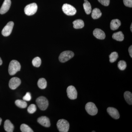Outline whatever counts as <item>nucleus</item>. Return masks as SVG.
<instances>
[{"instance_id":"nucleus-15","label":"nucleus","mask_w":132,"mask_h":132,"mask_svg":"<svg viewBox=\"0 0 132 132\" xmlns=\"http://www.w3.org/2000/svg\"><path fill=\"white\" fill-rule=\"evenodd\" d=\"M121 25V22L119 19H113L111 21L110 23V27L112 30H116L119 28Z\"/></svg>"},{"instance_id":"nucleus-5","label":"nucleus","mask_w":132,"mask_h":132,"mask_svg":"<svg viewBox=\"0 0 132 132\" xmlns=\"http://www.w3.org/2000/svg\"><path fill=\"white\" fill-rule=\"evenodd\" d=\"M62 11L64 13L69 16H72L76 14V10L75 8L69 4H64L62 7Z\"/></svg>"},{"instance_id":"nucleus-10","label":"nucleus","mask_w":132,"mask_h":132,"mask_svg":"<svg viewBox=\"0 0 132 132\" xmlns=\"http://www.w3.org/2000/svg\"><path fill=\"white\" fill-rule=\"evenodd\" d=\"M21 83V80L19 78L14 77L9 81V87L12 90H15L20 85Z\"/></svg>"},{"instance_id":"nucleus-1","label":"nucleus","mask_w":132,"mask_h":132,"mask_svg":"<svg viewBox=\"0 0 132 132\" xmlns=\"http://www.w3.org/2000/svg\"><path fill=\"white\" fill-rule=\"evenodd\" d=\"M20 64L15 60H13L10 62L9 67V73L10 75H14L21 69Z\"/></svg>"},{"instance_id":"nucleus-16","label":"nucleus","mask_w":132,"mask_h":132,"mask_svg":"<svg viewBox=\"0 0 132 132\" xmlns=\"http://www.w3.org/2000/svg\"><path fill=\"white\" fill-rule=\"evenodd\" d=\"M4 129L5 131L7 132H12L13 131L14 126L12 124L11 121L9 120L5 121L4 123Z\"/></svg>"},{"instance_id":"nucleus-8","label":"nucleus","mask_w":132,"mask_h":132,"mask_svg":"<svg viewBox=\"0 0 132 132\" xmlns=\"http://www.w3.org/2000/svg\"><path fill=\"white\" fill-rule=\"evenodd\" d=\"M14 23L13 21H10L3 28L2 34L3 36H8L11 34L12 33Z\"/></svg>"},{"instance_id":"nucleus-11","label":"nucleus","mask_w":132,"mask_h":132,"mask_svg":"<svg viewBox=\"0 0 132 132\" xmlns=\"http://www.w3.org/2000/svg\"><path fill=\"white\" fill-rule=\"evenodd\" d=\"M11 5V0H5L0 9V14H3L7 13L10 8Z\"/></svg>"},{"instance_id":"nucleus-13","label":"nucleus","mask_w":132,"mask_h":132,"mask_svg":"<svg viewBox=\"0 0 132 132\" xmlns=\"http://www.w3.org/2000/svg\"><path fill=\"white\" fill-rule=\"evenodd\" d=\"M38 122L40 125L46 127H49L50 126L49 119L46 116H42L38 119Z\"/></svg>"},{"instance_id":"nucleus-22","label":"nucleus","mask_w":132,"mask_h":132,"mask_svg":"<svg viewBox=\"0 0 132 132\" xmlns=\"http://www.w3.org/2000/svg\"><path fill=\"white\" fill-rule=\"evenodd\" d=\"M38 87L40 89H44L46 87L47 82L44 78H40L38 81Z\"/></svg>"},{"instance_id":"nucleus-14","label":"nucleus","mask_w":132,"mask_h":132,"mask_svg":"<svg viewBox=\"0 0 132 132\" xmlns=\"http://www.w3.org/2000/svg\"><path fill=\"white\" fill-rule=\"evenodd\" d=\"M93 34L95 38L103 40L105 38V32L100 29H95L93 31Z\"/></svg>"},{"instance_id":"nucleus-6","label":"nucleus","mask_w":132,"mask_h":132,"mask_svg":"<svg viewBox=\"0 0 132 132\" xmlns=\"http://www.w3.org/2000/svg\"><path fill=\"white\" fill-rule=\"evenodd\" d=\"M37 10L38 6L37 4L34 3L26 6L24 9V12L27 15H32L36 13Z\"/></svg>"},{"instance_id":"nucleus-23","label":"nucleus","mask_w":132,"mask_h":132,"mask_svg":"<svg viewBox=\"0 0 132 132\" xmlns=\"http://www.w3.org/2000/svg\"><path fill=\"white\" fill-rule=\"evenodd\" d=\"M15 105L21 108H26L27 106V104L25 101L22 100H16L15 101Z\"/></svg>"},{"instance_id":"nucleus-35","label":"nucleus","mask_w":132,"mask_h":132,"mask_svg":"<svg viewBox=\"0 0 132 132\" xmlns=\"http://www.w3.org/2000/svg\"><path fill=\"white\" fill-rule=\"evenodd\" d=\"M2 121V119L1 118H0V125H1V124Z\"/></svg>"},{"instance_id":"nucleus-12","label":"nucleus","mask_w":132,"mask_h":132,"mask_svg":"<svg viewBox=\"0 0 132 132\" xmlns=\"http://www.w3.org/2000/svg\"><path fill=\"white\" fill-rule=\"evenodd\" d=\"M107 111L110 116L113 119H118L120 118V114L118 110L114 108L108 107L107 109Z\"/></svg>"},{"instance_id":"nucleus-18","label":"nucleus","mask_w":132,"mask_h":132,"mask_svg":"<svg viewBox=\"0 0 132 132\" xmlns=\"http://www.w3.org/2000/svg\"><path fill=\"white\" fill-rule=\"evenodd\" d=\"M112 38L115 40L121 42L124 39V35L121 31H119L113 34Z\"/></svg>"},{"instance_id":"nucleus-34","label":"nucleus","mask_w":132,"mask_h":132,"mask_svg":"<svg viewBox=\"0 0 132 132\" xmlns=\"http://www.w3.org/2000/svg\"><path fill=\"white\" fill-rule=\"evenodd\" d=\"M130 30H131V32H132V24H131V27H130Z\"/></svg>"},{"instance_id":"nucleus-20","label":"nucleus","mask_w":132,"mask_h":132,"mask_svg":"<svg viewBox=\"0 0 132 132\" xmlns=\"http://www.w3.org/2000/svg\"><path fill=\"white\" fill-rule=\"evenodd\" d=\"M102 13L99 9L95 8L92 12V16L94 19H97L100 18L102 15Z\"/></svg>"},{"instance_id":"nucleus-25","label":"nucleus","mask_w":132,"mask_h":132,"mask_svg":"<svg viewBox=\"0 0 132 132\" xmlns=\"http://www.w3.org/2000/svg\"><path fill=\"white\" fill-rule=\"evenodd\" d=\"M41 60L39 57H35L32 61L33 66L36 67H39L41 64Z\"/></svg>"},{"instance_id":"nucleus-17","label":"nucleus","mask_w":132,"mask_h":132,"mask_svg":"<svg viewBox=\"0 0 132 132\" xmlns=\"http://www.w3.org/2000/svg\"><path fill=\"white\" fill-rule=\"evenodd\" d=\"M83 3V8L86 14H89L92 12V8L90 3L87 0H85Z\"/></svg>"},{"instance_id":"nucleus-24","label":"nucleus","mask_w":132,"mask_h":132,"mask_svg":"<svg viewBox=\"0 0 132 132\" xmlns=\"http://www.w3.org/2000/svg\"><path fill=\"white\" fill-rule=\"evenodd\" d=\"M109 61L111 63H113L117 60V59L119 57L118 53L116 52H113L111 53L109 56Z\"/></svg>"},{"instance_id":"nucleus-2","label":"nucleus","mask_w":132,"mask_h":132,"mask_svg":"<svg viewBox=\"0 0 132 132\" xmlns=\"http://www.w3.org/2000/svg\"><path fill=\"white\" fill-rule=\"evenodd\" d=\"M57 128L60 132H67L69 128V124L67 121L64 119L59 120L57 124Z\"/></svg>"},{"instance_id":"nucleus-27","label":"nucleus","mask_w":132,"mask_h":132,"mask_svg":"<svg viewBox=\"0 0 132 132\" xmlns=\"http://www.w3.org/2000/svg\"><path fill=\"white\" fill-rule=\"evenodd\" d=\"M118 67L121 71H124L127 67V64L126 62L123 60H121L118 63Z\"/></svg>"},{"instance_id":"nucleus-9","label":"nucleus","mask_w":132,"mask_h":132,"mask_svg":"<svg viewBox=\"0 0 132 132\" xmlns=\"http://www.w3.org/2000/svg\"><path fill=\"white\" fill-rule=\"evenodd\" d=\"M68 97L71 100H75L77 98L78 93L75 87L72 86H68L67 88Z\"/></svg>"},{"instance_id":"nucleus-32","label":"nucleus","mask_w":132,"mask_h":132,"mask_svg":"<svg viewBox=\"0 0 132 132\" xmlns=\"http://www.w3.org/2000/svg\"><path fill=\"white\" fill-rule=\"evenodd\" d=\"M128 52H129V54H130V55L131 58L132 57V46H130V47L128 49Z\"/></svg>"},{"instance_id":"nucleus-29","label":"nucleus","mask_w":132,"mask_h":132,"mask_svg":"<svg viewBox=\"0 0 132 132\" xmlns=\"http://www.w3.org/2000/svg\"><path fill=\"white\" fill-rule=\"evenodd\" d=\"M31 94L29 92L27 93L26 95L23 98V100L25 101H31Z\"/></svg>"},{"instance_id":"nucleus-21","label":"nucleus","mask_w":132,"mask_h":132,"mask_svg":"<svg viewBox=\"0 0 132 132\" xmlns=\"http://www.w3.org/2000/svg\"><path fill=\"white\" fill-rule=\"evenodd\" d=\"M124 98L125 100L128 104L130 105L132 104V94L130 92H126L124 93Z\"/></svg>"},{"instance_id":"nucleus-30","label":"nucleus","mask_w":132,"mask_h":132,"mask_svg":"<svg viewBox=\"0 0 132 132\" xmlns=\"http://www.w3.org/2000/svg\"><path fill=\"white\" fill-rule=\"evenodd\" d=\"M124 5L128 7H132V0H123Z\"/></svg>"},{"instance_id":"nucleus-26","label":"nucleus","mask_w":132,"mask_h":132,"mask_svg":"<svg viewBox=\"0 0 132 132\" xmlns=\"http://www.w3.org/2000/svg\"><path fill=\"white\" fill-rule=\"evenodd\" d=\"M20 130L22 132H33L34 131L26 124H23L20 126Z\"/></svg>"},{"instance_id":"nucleus-28","label":"nucleus","mask_w":132,"mask_h":132,"mask_svg":"<svg viewBox=\"0 0 132 132\" xmlns=\"http://www.w3.org/2000/svg\"><path fill=\"white\" fill-rule=\"evenodd\" d=\"M27 111L29 113H34L36 111V106L34 104H31L28 108Z\"/></svg>"},{"instance_id":"nucleus-33","label":"nucleus","mask_w":132,"mask_h":132,"mask_svg":"<svg viewBox=\"0 0 132 132\" xmlns=\"http://www.w3.org/2000/svg\"><path fill=\"white\" fill-rule=\"evenodd\" d=\"M2 64V60L1 59V57H0V65H1Z\"/></svg>"},{"instance_id":"nucleus-19","label":"nucleus","mask_w":132,"mask_h":132,"mask_svg":"<svg viewBox=\"0 0 132 132\" xmlns=\"http://www.w3.org/2000/svg\"><path fill=\"white\" fill-rule=\"evenodd\" d=\"M73 28L76 29L82 28L84 27L85 24L84 21L80 19L76 20L73 22Z\"/></svg>"},{"instance_id":"nucleus-7","label":"nucleus","mask_w":132,"mask_h":132,"mask_svg":"<svg viewBox=\"0 0 132 132\" xmlns=\"http://www.w3.org/2000/svg\"><path fill=\"white\" fill-rule=\"evenodd\" d=\"M85 109L88 113L90 115H95L98 113V109L95 104L93 102H88L86 104Z\"/></svg>"},{"instance_id":"nucleus-4","label":"nucleus","mask_w":132,"mask_h":132,"mask_svg":"<svg viewBox=\"0 0 132 132\" xmlns=\"http://www.w3.org/2000/svg\"><path fill=\"white\" fill-rule=\"evenodd\" d=\"M36 102L40 109L45 111L47 109L48 106V102L46 97L41 96L36 99Z\"/></svg>"},{"instance_id":"nucleus-3","label":"nucleus","mask_w":132,"mask_h":132,"mask_svg":"<svg viewBox=\"0 0 132 132\" xmlns=\"http://www.w3.org/2000/svg\"><path fill=\"white\" fill-rule=\"evenodd\" d=\"M74 56V53L72 51H64L60 54L59 57V61L61 62L64 63L72 58Z\"/></svg>"},{"instance_id":"nucleus-31","label":"nucleus","mask_w":132,"mask_h":132,"mask_svg":"<svg viewBox=\"0 0 132 132\" xmlns=\"http://www.w3.org/2000/svg\"><path fill=\"white\" fill-rule=\"evenodd\" d=\"M99 2L104 6H107L110 3V0H98Z\"/></svg>"}]
</instances>
